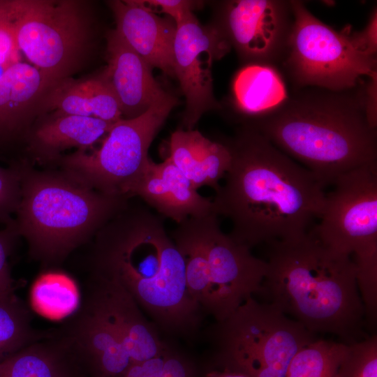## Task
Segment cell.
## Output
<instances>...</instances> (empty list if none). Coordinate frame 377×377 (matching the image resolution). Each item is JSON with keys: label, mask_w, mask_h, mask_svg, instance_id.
<instances>
[{"label": "cell", "mask_w": 377, "mask_h": 377, "mask_svg": "<svg viewBox=\"0 0 377 377\" xmlns=\"http://www.w3.org/2000/svg\"><path fill=\"white\" fill-rule=\"evenodd\" d=\"M228 144L230 165L212 200L231 222L230 236L251 249L309 234L325 205L321 182L249 126Z\"/></svg>", "instance_id": "obj_1"}, {"label": "cell", "mask_w": 377, "mask_h": 377, "mask_svg": "<svg viewBox=\"0 0 377 377\" xmlns=\"http://www.w3.org/2000/svg\"><path fill=\"white\" fill-rule=\"evenodd\" d=\"M21 170L19 163L0 166V223H11L21 200Z\"/></svg>", "instance_id": "obj_29"}, {"label": "cell", "mask_w": 377, "mask_h": 377, "mask_svg": "<svg viewBox=\"0 0 377 377\" xmlns=\"http://www.w3.org/2000/svg\"><path fill=\"white\" fill-rule=\"evenodd\" d=\"M165 350L155 357L131 364L117 377H161Z\"/></svg>", "instance_id": "obj_34"}, {"label": "cell", "mask_w": 377, "mask_h": 377, "mask_svg": "<svg viewBox=\"0 0 377 377\" xmlns=\"http://www.w3.org/2000/svg\"><path fill=\"white\" fill-rule=\"evenodd\" d=\"M219 365L249 377H286L293 357L316 339L272 304L246 300L213 329Z\"/></svg>", "instance_id": "obj_7"}, {"label": "cell", "mask_w": 377, "mask_h": 377, "mask_svg": "<svg viewBox=\"0 0 377 377\" xmlns=\"http://www.w3.org/2000/svg\"><path fill=\"white\" fill-rule=\"evenodd\" d=\"M91 265L92 276L124 288L165 331L188 334L200 323L183 258L147 207L128 205L96 233Z\"/></svg>", "instance_id": "obj_2"}, {"label": "cell", "mask_w": 377, "mask_h": 377, "mask_svg": "<svg viewBox=\"0 0 377 377\" xmlns=\"http://www.w3.org/2000/svg\"><path fill=\"white\" fill-rule=\"evenodd\" d=\"M170 235L183 258L191 296L216 322L260 293L266 261L223 232L214 212L188 218Z\"/></svg>", "instance_id": "obj_6"}, {"label": "cell", "mask_w": 377, "mask_h": 377, "mask_svg": "<svg viewBox=\"0 0 377 377\" xmlns=\"http://www.w3.org/2000/svg\"><path fill=\"white\" fill-rule=\"evenodd\" d=\"M347 345L316 338L293 357L286 377H334Z\"/></svg>", "instance_id": "obj_27"}, {"label": "cell", "mask_w": 377, "mask_h": 377, "mask_svg": "<svg viewBox=\"0 0 377 377\" xmlns=\"http://www.w3.org/2000/svg\"><path fill=\"white\" fill-rule=\"evenodd\" d=\"M31 318L27 306L13 292L0 294V346L5 356L52 336L53 329H34Z\"/></svg>", "instance_id": "obj_25"}, {"label": "cell", "mask_w": 377, "mask_h": 377, "mask_svg": "<svg viewBox=\"0 0 377 377\" xmlns=\"http://www.w3.org/2000/svg\"><path fill=\"white\" fill-rule=\"evenodd\" d=\"M40 103L54 110L53 117L77 115L112 124L123 119L113 92L98 76L61 81L47 91Z\"/></svg>", "instance_id": "obj_21"}, {"label": "cell", "mask_w": 377, "mask_h": 377, "mask_svg": "<svg viewBox=\"0 0 377 377\" xmlns=\"http://www.w3.org/2000/svg\"><path fill=\"white\" fill-rule=\"evenodd\" d=\"M249 126L326 186L354 169L376 164V128L367 113L364 82L345 91L297 89Z\"/></svg>", "instance_id": "obj_3"}, {"label": "cell", "mask_w": 377, "mask_h": 377, "mask_svg": "<svg viewBox=\"0 0 377 377\" xmlns=\"http://www.w3.org/2000/svg\"><path fill=\"white\" fill-rule=\"evenodd\" d=\"M177 99L170 94L145 113L114 123L99 149L77 150L58 160L63 172L101 193L126 196L147 168L148 150Z\"/></svg>", "instance_id": "obj_10"}, {"label": "cell", "mask_w": 377, "mask_h": 377, "mask_svg": "<svg viewBox=\"0 0 377 377\" xmlns=\"http://www.w3.org/2000/svg\"><path fill=\"white\" fill-rule=\"evenodd\" d=\"M80 307L57 328L56 334L77 360L88 363L96 377H117L131 360L96 294L88 288Z\"/></svg>", "instance_id": "obj_14"}, {"label": "cell", "mask_w": 377, "mask_h": 377, "mask_svg": "<svg viewBox=\"0 0 377 377\" xmlns=\"http://www.w3.org/2000/svg\"><path fill=\"white\" fill-rule=\"evenodd\" d=\"M108 65L98 77L116 97L123 119L135 118L168 93L155 80L151 68L114 29L108 32Z\"/></svg>", "instance_id": "obj_15"}, {"label": "cell", "mask_w": 377, "mask_h": 377, "mask_svg": "<svg viewBox=\"0 0 377 377\" xmlns=\"http://www.w3.org/2000/svg\"><path fill=\"white\" fill-rule=\"evenodd\" d=\"M14 1L0 0V30L3 24L13 17ZM10 66L8 56L0 39V75Z\"/></svg>", "instance_id": "obj_35"}, {"label": "cell", "mask_w": 377, "mask_h": 377, "mask_svg": "<svg viewBox=\"0 0 377 377\" xmlns=\"http://www.w3.org/2000/svg\"><path fill=\"white\" fill-rule=\"evenodd\" d=\"M334 377H377V335L347 345Z\"/></svg>", "instance_id": "obj_28"}, {"label": "cell", "mask_w": 377, "mask_h": 377, "mask_svg": "<svg viewBox=\"0 0 377 377\" xmlns=\"http://www.w3.org/2000/svg\"><path fill=\"white\" fill-rule=\"evenodd\" d=\"M89 288L99 299L132 364L161 354L168 346L144 316L133 298L119 285L91 276Z\"/></svg>", "instance_id": "obj_18"}, {"label": "cell", "mask_w": 377, "mask_h": 377, "mask_svg": "<svg viewBox=\"0 0 377 377\" xmlns=\"http://www.w3.org/2000/svg\"><path fill=\"white\" fill-rule=\"evenodd\" d=\"M19 237L14 220L0 230V294L13 292V281L8 257L15 239Z\"/></svg>", "instance_id": "obj_30"}, {"label": "cell", "mask_w": 377, "mask_h": 377, "mask_svg": "<svg viewBox=\"0 0 377 377\" xmlns=\"http://www.w3.org/2000/svg\"><path fill=\"white\" fill-rule=\"evenodd\" d=\"M114 124L77 115L52 117L38 126L31 135V149L43 162L58 160L62 151L71 147L87 151L103 140Z\"/></svg>", "instance_id": "obj_22"}, {"label": "cell", "mask_w": 377, "mask_h": 377, "mask_svg": "<svg viewBox=\"0 0 377 377\" xmlns=\"http://www.w3.org/2000/svg\"><path fill=\"white\" fill-rule=\"evenodd\" d=\"M50 89L40 72L25 62L13 64L0 75V143L22 131L31 109Z\"/></svg>", "instance_id": "obj_20"}, {"label": "cell", "mask_w": 377, "mask_h": 377, "mask_svg": "<svg viewBox=\"0 0 377 377\" xmlns=\"http://www.w3.org/2000/svg\"><path fill=\"white\" fill-rule=\"evenodd\" d=\"M129 196L140 198L177 223L214 212L212 199L201 195L168 157L159 163L150 160Z\"/></svg>", "instance_id": "obj_17"}, {"label": "cell", "mask_w": 377, "mask_h": 377, "mask_svg": "<svg viewBox=\"0 0 377 377\" xmlns=\"http://www.w3.org/2000/svg\"><path fill=\"white\" fill-rule=\"evenodd\" d=\"M37 311L53 319L75 312L79 306V293L75 282L59 272H47L35 281L31 293Z\"/></svg>", "instance_id": "obj_26"}, {"label": "cell", "mask_w": 377, "mask_h": 377, "mask_svg": "<svg viewBox=\"0 0 377 377\" xmlns=\"http://www.w3.org/2000/svg\"><path fill=\"white\" fill-rule=\"evenodd\" d=\"M349 37L353 46L360 52L372 57L377 53V9L375 7L366 27L360 31H350Z\"/></svg>", "instance_id": "obj_32"}, {"label": "cell", "mask_w": 377, "mask_h": 377, "mask_svg": "<svg viewBox=\"0 0 377 377\" xmlns=\"http://www.w3.org/2000/svg\"><path fill=\"white\" fill-rule=\"evenodd\" d=\"M84 4L74 0H15L19 50L50 89L70 78L87 56L91 30Z\"/></svg>", "instance_id": "obj_9"}, {"label": "cell", "mask_w": 377, "mask_h": 377, "mask_svg": "<svg viewBox=\"0 0 377 377\" xmlns=\"http://www.w3.org/2000/svg\"><path fill=\"white\" fill-rule=\"evenodd\" d=\"M293 21L281 64L294 87L345 91L377 74L376 57L358 51L349 27L336 31L300 1H290Z\"/></svg>", "instance_id": "obj_8"}, {"label": "cell", "mask_w": 377, "mask_h": 377, "mask_svg": "<svg viewBox=\"0 0 377 377\" xmlns=\"http://www.w3.org/2000/svg\"><path fill=\"white\" fill-rule=\"evenodd\" d=\"M145 5L151 6L157 11L169 15L176 26L184 23L194 15L192 10L200 2L188 0H147L142 1Z\"/></svg>", "instance_id": "obj_31"}, {"label": "cell", "mask_w": 377, "mask_h": 377, "mask_svg": "<svg viewBox=\"0 0 377 377\" xmlns=\"http://www.w3.org/2000/svg\"><path fill=\"white\" fill-rule=\"evenodd\" d=\"M223 19L221 29L242 59L274 66L281 63L293 21L290 1H229Z\"/></svg>", "instance_id": "obj_13"}, {"label": "cell", "mask_w": 377, "mask_h": 377, "mask_svg": "<svg viewBox=\"0 0 377 377\" xmlns=\"http://www.w3.org/2000/svg\"><path fill=\"white\" fill-rule=\"evenodd\" d=\"M168 158L195 189L207 186L216 191L231 163L228 142L213 141L194 129L171 135Z\"/></svg>", "instance_id": "obj_19"}, {"label": "cell", "mask_w": 377, "mask_h": 377, "mask_svg": "<svg viewBox=\"0 0 377 377\" xmlns=\"http://www.w3.org/2000/svg\"><path fill=\"white\" fill-rule=\"evenodd\" d=\"M115 30L151 68L174 77V21L156 15L141 1H110Z\"/></svg>", "instance_id": "obj_16"}, {"label": "cell", "mask_w": 377, "mask_h": 377, "mask_svg": "<svg viewBox=\"0 0 377 377\" xmlns=\"http://www.w3.org/2000/svg\"><path fill=\"white\" fill-rule=\"evenodd\" d=\"M232 91L241 112L254 119L281 106L288 98L286 84L276 66L249 64L235 76Z\"/></svg>", "instance_id": "obj_23"}, {"label": "cell", "mask_w": 377, "mask_h": 377, "mask_svg": "<svg viewBox=\"0 0 377 377\" xmlns=\"http://www.w3.org/2000/svg\"><path fill=\"white\" fill-rule=\"evenodd\" d=\"M3 356H5V355H4V353H3V352L2 349H1V346H0V357H3Z\"/></svg>", "instance_id": "obj_37"}, {"label": "cell", "mask_w": 377, "mask_h": 377, "mask_svg": "<svg viewBox=\"0 0 377 377\" xmlns=\"http://www.w3.org/2000/svg\"><path fill=\"white\" fill-rule=\"evenodd\" d=\"M260 293L281 313L316 334L336 335L351 344L364 335V306L351 256L324 245L311 231L270 245Z\"/></svg>", "instance_id": "obj_4"}, {"label": "cell", "mask_w": 377, "mask_h": 377, "mask_svg": "<svg viewBox=\"0 0 377 377\" xmlns=\"http://www.w3.org/2000/svg\"><path fill=\"white\" fill-rule=\"evenodd\" d=\"M176 27L174 75L186 98L184 128L191 130L205 112L218 107L212 65L228 52L230 43L222 29L205 28L194 15Z\"/></svg>", "instance_id": "obj_12"}, {"label": "cell", "mask_w": 377, "mask_h": 377, "mask_svg": "<svg viewBox=\"0 0 377 377\" xmlns=\"http://www.w3.org/2000/svg\"><path fill=\"white\" fill-rule=\"evenodd\" d=\"M332 184L312 232L326 246L353 256L357 269L377 267L376 164L348 171Z\"/></svg>", "instance_id": "obj_11"}, {"label": "cell", "mask_w": 377, "mask_h": 377, "mask_svg": "<svg viewBox=\"0 0 377 377\" xmlns=\"http://www.w3.org/2000/svg\"><path fill=\"white\" fill-rule=\"evenodd\" d=\"M75 359L54 332L0 361V377H69L68 362Z\"/></svg>", "instance_id": "obj_24"}, {"label": "cell", "mask_w": 377, "mask_h": 377, "mask_svg": "<svg viewBox=\"0 0 377 377\" xmlns=\"http://www.w3.org/2000/svg\"><path fill=\"white\" fill-rule=\"evenodd\" d=\"M21 200L14 219L29 254L48 265L62 262L124 209L129 198L101 193L64 172L38 171L20 162Z\"/></svg>", "instance_id": "obj_5"}, {"label": "cell", "mask_w": 377, "mask_h": 377, "mask_svg": "<svg viewBox=\"0 0 377 377\" xmlns=\"http://www.w3.org/2000/svg\"><path fill=\"white\" fill-rule=\"evenodd\" d=\"M161 377H197L193 364L170 346L164 353V362Z\"/></svg>", "instance_id": "obj_33"}, {"label": "cell", "mask_w": 377, "mask_h": 377, "mask_svg": "<svg viewBox=\"0 0 377 377\" xmlns=\"http://www.w3.org/2000/svg\"><path fill=\"white\" fill-rule=\"evenodd\" d=\"M205 377H249L244 373L226 367H221L218 369L208 371Z\"/></svg>", "instance_id": "obj_36"}]
</instances>
